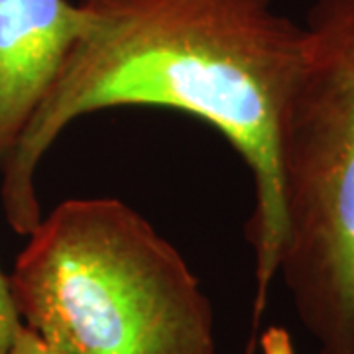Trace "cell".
Returning <instances> with one entry per match:
<instances>
[{
    "label": "cell",
    "mask_w": 354,
    "mask_h": 354,
    "mask_svg": "<svg viewBox=\"0 0 354 354\" xmlns=\"http://www.w3.org/2000/svg\"><path fill=\"white\" fill-rule=\"evenodd\" d=\"M67 0H0V167L87 30Z\"/></svg>",
    "instance_id": "cell-4"
},
{
    "label": "cell",
    "mask_w": 354,
    "mask_h": 354,
    "mask_svg": "<svg viewBox=\"0 0 354 354\" xmlns=\"http://www.w3.org/2000/svg\"><path fill=\"white\" fill-rule=\"evenodd\" d=\"M8 354H53L41 342L36 333H32L30 329H26L24 325L18 329L16 333V337H14V342L12 346H10V351Z\"/></svg>",
    "instance_id": "cell-6"
},
{
    "label": "cell",
    "mask_w": 354,
    "mask_h": 354,
    "mask_svg": "<svg viewBox=\"0 0 354 354\" xmlns=\"http://www.w3.org/2000/svg\"><path fill=\"white\" fill-rule=\"evenodd\" d=\"M88 26L2 164L8 225L28 236L41 221L38 169L85 114L158 106L191 114L227 140L250 169L258 309L286 241L279 124L304 57V24L270 0H79Z\"/></svg>",
    "instance_id": "cell-1"
},
{
    "label": "cell",
    "mask_w": 354,
    "mask_h": 354,
    "mask_svg": "<svg viewBox=\"0 0 354 354\" xmlns=\"http://www.w3.org/2000/svg\"><path fill=\"white\" fill-rule=\"evenodd\" d=\"M279 124L278 274L317 354H354V0H313Z\"/></svg>",
    "instance_id": "cell-3"
},
{
    "label": "cell",
    "mask_w": 354,
    "mask_h": 354,
    "mask_svg": "<svg viewBox=\"0 0 354 354\" xmlns=\"http://www.w3.org/2000/svg\"><path fill=\"white\" fill-rule=\"evenodd\" d=\"M22 321L14 307L8 276L0 270V354H8Z\"/></svg>",
    "instance_id": "cell-5"
},
{
    "label": "cell",
    "mask_w": 354,
    "mask_h": 354,
    "mask_svg": "<svg viewBox=\"0 0 354 354\" xmlns=\"http://www.w3.org/2000/svg\"><path fill=\"white\" fill-rule=\"evenodd\" d=\"M26 239L8 286L53 354H216L199 278L124 201L67 199Z\"/></svg>",
    "instance_id": "cell-2"
}]
</instances>
